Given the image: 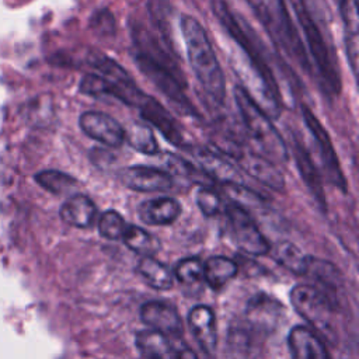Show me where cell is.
<instances>
[{"instance_id":"cell-31","label":"cell","mask_w":359,"mask_h":359,"mask_svg":"<svg viewBox=\"0 0 359 359\" xmlns=\"http://www.w3.org/2000/svg\"><path fill=\"white\" fill-rule=\"evenodd\" d=\"M163 165L164 170L168 175H180V177H185L191 181H202V178H208L203 172H201L194 164H191L188 160L175 156V154H170L165 153L163 156Z\"/></svg>"},{"instance_id":"cell-6","label":"cell","mask_w":359,"mask_h":359,"mask_svg":"<svg viewBox=\"0 0 359 359\" xmlns=\"http://www.w3.org/2000/svg\"><path fill=\"white\" fill-rule=\"evenodd\" d=\"M220 153L229 156L234 161H237L238 167L244 170L250 177L255 178L265 187H269L273 191H283L285 189V177L279 171L275 163L268 160L259 153H255L241 142L234 140L230 136H222L220 140L215 142Z\"/></svg>"},{"instance_id":"cell-35","label":"cell","mask_w":359,"mask_h":359,"mask_svg":"<svg viewBox=\"0 0 359 359\" xmlns=\"http://www.w3.org/2000/svg\"><path fill=\"white\" fill-rule=\"evenodd\" d=\"M196 205L205 216H215L222 209V199L213 189L202 187L196 192Z\"/></svg>"},{"instance_id":"cell-19","label":"cell","mask_w":359,"mask_h":359,"mask_svg":"<svg viewBox=\"0 0 359 359\" xmlns=\"http://www.w3.org/2000/svg\"><path fill=\"white\" fill-rule=\"evenodd\" d=\"M339 13L344 24V41L346 49V57L351 65L352 73L358 74V50H359V21L356 0H341Z\"/></svg>"},{"instance_id":"cell-21","label":"cell","mask_w":359,"mask_h":359,"mask_svg":"<svg viewBox=\"0 0 359 359\" xmlns=\"http://www.w3.org/2000/svg\"><path fill=\"white\" fill-rule=\"evenodd\" d=\"M59 213L65 223L79 229H88L95 220L97 206L88 196L76 194L63 202Z\"/></svg>"},{"instance_id":"cell-22","label":"cell","mask_w":359,"mask_h":359,"mask_svg":"<svg viewBox=\"0 0 359 359\" xmlns=\"http://www.w3.org/2000/svg\"><path fill=\"white\" fill-rule=\"evenodd\" d=\"M293 156H294V160H296V165L300 171L302 180L306 182L307 188L314 195V198L317 199L320 206L324 208L325 206V196H324L321 175H320L317 167L314 165L307 149L304 147V144L300 143V140L296 136L293 137Z\"/></svg>"},{"instance_id":"cell-27","label":"cell","mask_w":359,"mask_h":359,"mask_svg":"<svg viewBox=\"0 0 359 359\" xmlns=\"http://www.w3.org/2000/svg\"><path fill=\"white\" fill-rule=\"evenodd\" d=\"M122 240L129 250L142 257H153L160 248V241L137 226H126Z\"/></svg>"},{"instance_id":"cell-13","label":"cell","mask_w":359,"mask_h":359,"mask_svg":"<svg viewBox=\"0 0 359 359\" xmlns=\"http://www.w3.org/2000/svg\"><path fill=\"white\" fill-rule=\"evenodd\" d=\"M118 178L126 188L139 192L168 191L174 184L171 175L165 171L147 165H130L122 168Z\"/></svg>"},{"instance_id":"cell-18","label":"cell","mask_w":359,"mask_h":359,"mask_svg":"<svg viewBox=\"0 0 359 359\" xmlns=\"http://www.w3.org/2000/svg\"><path fill=\"white\" fill-rule=\"evenodd\" d=\"M188 323L192 335L199 344L205 355L212 356L217 345V331L215 314L208 306H195L188 316Z\"/></svg>"},{"instance_id":"cell-14","label":"cell","mask_w":359,"mask_h":359,"mask_svg":"<svg viewBox=\"0 0 359 359\" xmlns=\"http://www.w3.org/2000/svg\"><path fill=\"white\" fill-rule=\"evenodd\" d=\"M189 154L199 164L202 172L217 182L226 184H241L243 175L230 161H227L220 153L213 151L208 147H189Z\"/></svg>"},{"instance_id":"cell-1","label":"cell","mask_w":359,"mask_h":359,"mask_svg":"<svg viewBox=\"0 0 359 359\" xmlns=\"http://www.w3.org/2000/svg\"><path fill=\"white\" fill-rule=\"evenodd\" d=\"M181 32L196 80L213 102L223 104L226 80L205 28L196 18L184 14L181 17Z\"/></svg>"},{"instance_id":"cell-5","label":"cell","mask_w":359,"mask_h":359,"mask_svg":"<svg viewBox=\"0 0 359 359\" xmlns=\"http://www.w3.org/2000/svg\"><path fill=\"white\" fill-rule=\"evenodd\" d=\"M293 8L299 24L302 25L303 34L311 57L316 65V70L324 86L325 91L330 94H338L341 91V76L337 69L332 52L324 39V35L316 21L311 18L303 0H292Z\"/></svg>"},{"instance_id":"cell-30","label":"cell","mask_w":359,"mask_h":359,"mask_svg":"<svg viewBox=\"0 0 359 359\" xmlns=\"http://www.w3.org/2000/svg\"><path fill=\"white\" fill-rule=\"evenodd\" d=\"M304 275L313 278L316 282H318L320 285L327 286V287L335 289L339 283L337 268L327 261L313 258V257L309 258V265H307V271Z\"/></svg>"},{"instance_id":"cell-12","label":"cell","mask_w":359,"mask_h":359,"mask_svg":"<svg viewBox=\"0 0 359 359\" xmlns=\"http://www.w3.org/2000/svg\"><path fill=\"white\" fill-rule=\"evenodd\" d=\"M79 125L88 137L108 147H119L125 142V129L108 114L100 111L83 112Z\"/></svg>"},{"instance_id":"cell-32","label":"cell","mask_w":359,"mask_h":359,"mask_svg":"<svg viewBox=\"0 0 359 359\" xmlns=\"http://www.w3.org/2000/svg\"><path fill=\"white\" fill-rule=\"evenodd\" d=\"M174 275L182 285H199L203 282V264L195 257L184 258L177 264Z\"/></svg>"},{"instance_id":"cell-4","label":"cell","mask_w":359,"mask_h":359,"mask_svg":"<svg viewBox=\"0 0 359 359\" xmlns=\"http://www.w3.org/2000/svg\"><path fill=\"white\" fill-rule=\"evenodd\" d=\"M210 8H212V13L216 15L217 21L223 25L227 34L243 50L244 56H247L248 62L245 66L254 70V73L273 93L280 95V90L275 79V74L272 73L266 62L265 53L259 48V42L255 41V35L250 29V27L237 14L233 13V10L229 7L226 0H210Z\"/></svg>"},{"instance_id":"cell-2","label":"cell","mask_w":359,"mask_h":359,"mask_svg":"<svg viewBox=\"0 0 359 359\" xmlns=\"http://www.w3.org/2000/svg\"><path fill=\"white\" fill-rule=\"evenodd\" d=\"M269 39L306 73L311 65L303 39L294 27L285 0H247Z\"/></svg>"},{"instance_id":"cell-7","label":"cell","mask_w":359,"mask_h":359,"mask_svg":"<svg viewBox=\"0 0 359 359\" xmlns=\"http://www.w3.org/2000/svg\"><path fill=\"white\" fill-rule=\"evenodd\" d=\"M293 309L307 323L324 334H330L334 320V304L330 296L313 285H296L290 292Z\"/></svg>"},{"instance_id":"cell-8","label":"cell","mask_w":359,"mask_h":359,"mask_svg":"<svg viewBox=\"0 0 359 359\" xmlns=\"http://www.w3.org/2000/svg\"><path fill=\"white\" fill-rule=\"evenodd\" d=\"M90 65L98 72L97 74L105 80L108 95L118 98L130 107L139 105L144 93L136 86L133 79L122 66L104 55H95L90 59Z\"/></svg>"},{"instance_id":"cell-20","label":"cell","mask_w":359,"mask_h":359,"mask_svg":"<svg viewBox=\"0 0 359 359\" xmlns=\"http://www.w3.org/2000/svg\"><path fill=\"white\" fill-rule=\"evenodd\" d=\"M137 213L140 220L146 224L164 226L177 220L181 213V206L174 198L161 196L142 202Z\"/></svg>"},{"instance_id":"cell-9","label":"cell","mask_w":359,"mask_h":359,"mask_svg":"<svg viewBox=\"0 0 359 359\" xmlns=\"http://www.w3.org/2000/svg\"><path fill=\"white\" fill-rule=\"evenodd\" d=\"M136 66L139 70L172 102H175L180 108H182L188 114H196L192 102L184 93L185 79L177 76L174 72L160 65L158 62L150 59L143 53H137L135 56Z\"/></svg>"},{"instance_id":"cell-23","label":"cell","mask_w":359,"mask_h":359,"mask_svg":"<svg viewBox=\"0 0 359 359\" xmlns=\"http://www.w3.org/2000/svg\"><path fill=\"white\" fill-rule=\"evenodd\" d=\"M136 346L144 359H177V348L168 337L154 331L143 330L136 335Z\"/></svg>"},{"instance_id":"cell-33","label":"cell","mask_w":359,"mask_h":359,"mask_svg":"<svg viewBox=\"0 0 359 359\" xmlns=\"http://www.w3.org/2000/svg\"><path fill=\"white\" fill-rule=\"evenodd\" d=\"M224 191L229 195V198L243 209L248 208H261L264 206L265 201L262 196H259L255 191L251 188H247L243 184H226ZM247 210V209H245Z\"/></svg>"},{"instance_id":"cell-10","label":"cell","mask_w":359,"mask_h":359,"mask_svg":"<svg viewBox=\"0 0 359 359\" xmlns=\"http://www.w3.org/2000/svg\"><path fill=\"white\" fill-rule=\"evenodd\" d=\"M226 213L233 240L240 250L250 255H264L269 251V243L245 209L231 203L227 206Z\"/></svg>"},{"instance_id":"cell-15","label":"cell","mask_w":359,"mask_h":359,"mask_svg":"<svg viewBox=\"0 0 359 359\" xmlns=\"http://www.w3.org/2000/svg\"><path fill=\"white\" fill-rule=\"evenodd\" d=\"M140 318L154 331L172 338H181L184 327L177 309L164 302H149L140 309Z\"/></svg>"},{"instance_id":"cell-25","label":"cell","mask_w":359,"mask_h":359,"mask_svg":"<svg viewBox=\"0 0 359 359\" xmlns=\"http://www.w3.org/2000/svg\"><path fill=\"white\" fill-rule=\"evenodd\" d=\"M236 273V262L226 257H212L203 264V280L215 290L222 289Z\"/></svg>"},{"instance_id":"cell-36","label":"cell","mask_w":359,"mask_h":359,"mask_svg":"<svg viewBox=\"0 0 359 359\" xmlns=\"http://www.w3.org/2000/svg\"><path fill=\"white\" fill-rule=\"evenodd\" d=\"M175 348H177V359H199L196 353L191 348H188L185 344L175 345Z\"/></svg>"},{"instance_id":"cell-11","label":"cell","mask_w":359,"mask_h":359,"mask_svg":"<svg viewBox=\"0 0 359 359\" xmlns=\"http://www.w3.org/2000/svg\"><path fill=\"white\" fill-rule=\"evenodd\" d=\"M302 114L304 118V122L310 130V133L313 135V137L317 142L318 146V153H320V158L323 163V170L324 174L327 177V180L337 188H339L342 192H346V178L342 172L337 151L332 146L331 137L328 135V132L325 130V128L321 125V122L318 121V118L313 114V111L303 105L302 107Z\"/></svg>"},{"instance_id":"cell-26","label":"cell","mask_w":359,"mask_h":359,"mask_svg":"<svg viewBox=\"0 0 359 359\" xmlns=\"http://www.w3.org/2000/svg\"><path fill=\"white\" fill-rule=\"evenodd\" d=\"M275 261L296 275H304L309 265V255H306L297 245L290 241H280L273 248Z\"/></svg>"},{"instance_id":"cell-28","label":"cell","mask_w":359,"mask_h":359,"mask_svg":"<svg viewBox=\"0 0 359 359\" xmlns=\"http://www.w3.org/2000/svg\"><path fill=\"white\" fill-rule=\"evenodd\" d=\"M125 142H128V144L136 151L150 156L156 154L158 149L153 130L147 125L139 122H135L125 129Z\"/></svg>"},{"instance_id":"cell-29","label":"cell","mask_w":359,"mask_h":359,"mask_svg":"<svg viewBox=\"0 0 359 359\" xmlns=\"http://www.w3.org/2000/svg\"><path fill=\"white\" fill-rule=\"evenodd\" d=\"M35 181L46 191L56 195L67 194L77 187V180L74 177L57 170L39 171L35 175Z\"/></svg>"},{"instance_id":"cell-24","label":"cell","mask_w":359,"mask_h":359,"mask_svg":"<svg viewBox=\"0 0 359 359\" xmlns=\"http://www.w3.org/2000/svg\"><path fill=\"white\" fill-rule=\"evenodd\" d=\"M136 269L153 289L168 290L174 285V275L170 268L153 257H143Z\"/></svg>"},{"instance_id":"cell-17","label":"cell","mask_w":359,"mask_h":359,"mask_svg":"<svg viewBox=\"0 0 359 359\" xmlns=\"http://www.w3.org/2000/svg\"><path fill=\"white\" fill-rule=\"evenodd\" d=\"M287 345L292 359H331L321 338L304 325H297L290 330Z\"/></svg>"},{"instance_id":"cell-3","label":"cell","mask_w":359,"mask_h":359,"mask_svg":"<svg viewBox=\"0 0 359 359\" xmlns=\"http://www.w3.org/2000/svg\"><path fill=\"white\" fill-rule=\"evenodd\" d=\"M234 100L247 135L258 153L275 164L286 163L289 157L287 146L271 118L241 86L234 87Z\"/></svg>"},{"instance_id":"cell-34","label":"cell","mask_w":359,"mask_h":359,"mask_svg":"<svg viewBox=\"0 0 359 359\" xmlns=\"http://www.w3.org/2000/svg\"><path fill=\"white\" fill-rule=\"evenodd\" d=\"M126 224L123 217L115 210H105L98 220V231L104 238L119 240L125 233Z\"/></svg>"},{"instance_id":"cell-16","label":"cell","mask_w":359,"mask_h":359,"mask_svg":"<svg viewBox=\"0 0 359 359\" xmlns=\"http://www.w3.org/2000/svg\"><path fill=\"white\" fill-rule=\"evenodd\" d=\"M136 108L139 109L143 119L151 123L170 143H172L174 146L182 144L184 137L180 125L156 98L144 94Z\"/></svg>"}]
</instances>
